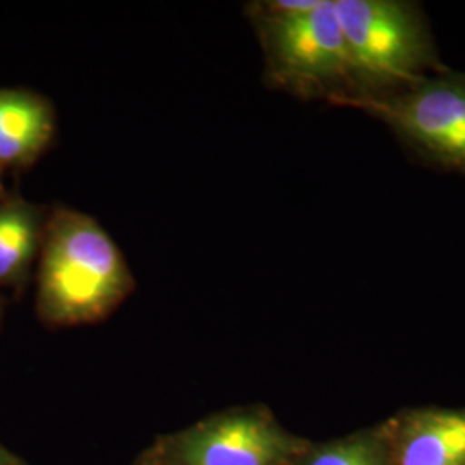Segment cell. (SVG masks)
Returning <instances> with one entry per match:
<instances>
[{
    "label": "cell",
    "mask_w": 465,
    "mask_h": 465,
    "mask_svg": "<svg viewBox=\"0 0 465 465\" xmlns=\"http://www.w3.org/2000/svg\"><path fill=\"white\" fill-rule=\"evenodd\" d=\"M36 312L49 326L94 322L134 288L121 249L94 217L52 207L36 262Z\"/></svg>",
    "instance_id": "obj_1"
},
{
    "label": "cell",
    "mask_w": 465,
    "mask_h": 465,
    "mask_svg": "<svg viewBox=\"0 0 465 465\" xmlns=\"http://www.w3.org/2000/svg\"><path fill=\"white\" fill-rule=\"evenodd\" d=\"M247 15L264 54L267 86L332 105H347L357 97L334 0L255 2Z\"/></svg>",
    "instance_id": "obj_2"
},
{
    "label": "cell",
    "mask_w": 465,
    "mask_h": 465,
    "mask_svg": "<svg viewBox=\"0 0 465 465\" xmlns=\"http://www.w3.org/2000/svg\"><path fill=\"white\" fill-rule=\"evenodd\" d=\"M334 11L357 84V97L349 104L399 94L430 78V73L447 69L414 2L334 0Z\"/></svg>",
    "instance_id": "obj_3"
},
{
    "label": "cell",
    "mask_w": 465,
    "mask_h": 465,
    "mask_svg": "<svg viewBox=\"0 0 465 465\" xmlns=\"http://www.w3.org/2000/svg\"><path fill=\"white\" fill-rule=\"evenodd\" d=\"M347 107L380 119L426 163L465 176V73L445 69L399 94Z\"/></svg>",
    "instance_id": "obj_4"
},
{
    "label": "cell",
    "mask_w": 465,
    "mask_h": 465,
    "mask_svg": "<svg viewBox=\"0 0 465 465\" xmlns=\"http://www.w3.org/2000/svg\"><path fill=\"white\" fill-rule=\"evenodd\" d=\"M300 451L299 440L271 417L245 411L186 432L176 447V465H290Z\"/></svg>",
    "instance_id": "obj_5"
},
{
    "label": "cell",
    "mask_w": 465,
    "mask_h": 465,
    "mask_svg": "<svg viewBox=\"0 0 465 465\" xmlns=\"http://www.w3.org/2000/svg\"><path fill=\"white\" fill-rule=\"evenodd\" d=\"M386 426L391 465H465V409H416Z\"/></svg>",
    "instance_id": "obj_6"
},
{
    "label": "cell",
    "mask_w": 465,
    "mask_h": 465,
    "mask_svg": "<svg viewBox=\"0 0 465 465\" xmlns=\"http://www.w3.org/2000/svg\"><path fill=\"white\" fill-rule=\"evenodd\" d=\"M55 130L57 114L47 97L28 88H0V174L36 164Z\"/></svg>",
    "instance_id": "obj_7"
},
{
    "label": "cell",
    "mask_w": 465,
    "mask_h": 465,
    "mask_svg": "<svg viewBox=\"0 0 465 465\" xmlns=\"http://www.w3.org/2000/svg\"><path fill=\"white\" fill-rule=\"evenodd\" d=\"M49 213L11 192L0 200V290L21 293L32 280Z\"/></svg>",
    "instance_id": "obj_8"
},
{
    "label": "cell",
    "mask_w": 465,
    "mask_h": 465,
    "mask_svg": "<svg viewBox=\"0 0 465 465\" xmlns=\"http://www.w3.org/2000/svg\"><path fill=\"white\" fill-rule=\"evenodd\" d=\"M297 465H391L386 422L349 438L307 450Z\"/></svg>",
    "instance_id": "obj_9"
},
{
    "label": "cell",
    "mask_w": 465,
    "mask_h": 465,
    "mask_svg": "<svg viewBox=\"0 0 465 465\" xmlns=\"http://www.w3.org/2000/svg\"><path fill=\"white\" fill-rule=\"evenodd\" d=\"M0 465H25L19 459H16L13 453L0 447Z\"/></svg>",
    "instance_id": "obj_10"
},
{
    "label": "cell",
    "mask_w": 465,
    "mask_h": 465,
    "mask_svg": "<svg viewBox=\"0 0 465 465\" xmlns=\"http://www.w3.org/2000/svg\"><path fill=\"white\" fill-rule=\"evenodd\" d=\"M7 195H9V192H7L5 183H4V180H2V174H0V200L4 199V197H7Z\"/></svg>",
    "instance_id": "obj_11"
},
{
    "label": "cell",
    "mask_w": 465,
    "mask_h": 465,
    "mask_svg": "<svg viewBox=\"0 0 465 465\" xmlns=\"http://www.w3.org/2000/svg\"><path fill=\"white\" fill-rule=\"evenodd\" d=\"M0 319H2V299H0Z\"/></svg>",
    "instance_id": "obj_12"
}]
</instances>
